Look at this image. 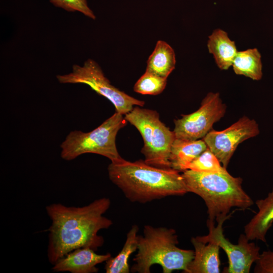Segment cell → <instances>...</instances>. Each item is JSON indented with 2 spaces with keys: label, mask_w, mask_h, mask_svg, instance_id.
Instances as JSON below:
<instances>
[{
  "label": "cell",
  "mask_w": 273,
  "mask_h": 273,
  "mask_svg": "<svg viewBox=\"0 0 273 273\" xmlns=\"http://www.w3.org/2000/svg\"><path fill=\"white\" fill-rule=\"evenodd\" d=\"M110 200L106 197L82 207L66 206L53 203L46 207L52 220L48 229V258L54 265L70 252L89 247L97 251L103 246L104 238L98 234L113 222L103 214L109 209Z\"/></svg>",
  "instance_id": "obj_1"
},
{
  "label": "cell",
  "mask_w": 273,
  "mask_h": 273,
  "mask_svg": "<svg viewBox=\"0 0 273 273\" xmlns=\"http://www.w3.org/2000/svg\"><path fill=\"white\" fill-rule=\"evenodd\" d=\"M110 180L131 202L146 203L188 193L181 174L171 168H159L144 160L123 159L108 166Z\"/></svg>",
  "instance_id": "obj_2"
},
{
  "label": "cell",
  "mask_w": 273,
  "mask_h": 273,
  "mask_svg": "<svg viewBox=\"0 0 273 273\" xmlns=\"http://www.w3.org/2000/svg\"><path fill=\"white\" fill-rule=\"evenodd\" d=\"M181 175L188 192L204 201L210 221H225L231 217L232 208L245 210L254 203L242 188V178L232 176L228 171L209 173L187 169Z\"/></svg>",
  "instance_id": "obj_3"
},
{
  "label": "cell",
  "mask_w": 273,
  "mask_h": 273,
  "mask_svg": "<svg viewBox=\"0 0 273 273\" xmlns=\"http://www.w3.org/2000/svg\"><path fill=\"white\" fill-rule=\"evenodd\" d=\"M178 236L175 230L165 227L145 225L143 235H139L137 253L131 268L133 272L150 273L151 267L159 264L163 273L181 270L187 273L194 257V250L177 246Z\"/></svg>",
  "instance_id": "obj_4"
},
{
  "label": "cell",
  "mask_w": 273,
  "mask_h": 273,
  "mask_svg": "<svg viewBox=\"0 0 273 273\" xmlns=\"http://www.w3.org/2000/svg\"><path fill=\"white\" fill-rule=\"evenodd\" d=\"M123 116L116 112L88 132L71 131L60 146L62 158L70 161L82 154L94 153L108 158L111 162L122 160L117 149L116 138L119 130L126 123Z\"/></svg>",
  "instance_id": "obj_5"
},
{
  "label": "cell",
  "mask_w": 273,
  "mask_h": 273,
  "mask_svg": "<svg viewBox=\"0 0 273 273\" xmlns=\"http://www.w3.org/2000/svg\"><path fill=\"white\" fill-rule=\"evenodd\" d=\"M124 115L125 120L139 131L143 138L141 152L145 162L159 168H171L169 158L175 136L174 131L160 120L158 113L137 106Z\"/></svg>",
  "instance_id": "obj_6"
},
{
  "label": "cell",
  "mask_w": 273,
  "mask_h": 273,
  "mask_svg": "<svg viewBox=\"0 0 273 273\" xmlns=\"http://www.w3.org/2000/svg\"><path fill=\"white\" fill-rule=\"evenodd\" d=\"M60 83L88 85L99 95L109 100L116 112L122 115L129 112L134 106L143 107L145 102L132 97L112 85L100 66L93 60H86L82 66L74 65L69 74L56 76Z\"/></svg>",
  "instance_id": "obj_7"
},
{
  "label": "cell",
  "mask_w": 273,
  "mask_h": 273,
  "mask_svg": "<svg viewBox=\"0 0 273 273\" xmlns=\"http://www.w3.org/2000/svg\"><path fill=\"white\" fill-rule=\"evenodd\" d=\"M226 106L218 93H209L196 111L182 115L174 120L175 138L186 140L203 139L211 130L214 123L225 114Z\"/></svg>",
  "instance_id": "obj_8"
},
{
  "label": "cell",
  "mask_w": 273,
  "mask_h": 273,
  "mask_svg": "<svg viewBox=\"0 0 273 273\" xmlns=\"http://www.w3.org/2000/svg\"><path fill=\"white\" fill-rule=\"evenodd\" d=\"M224 222L221 221L215 226V222L207 220L208 234L197 238L205 243L214 242L224 250L228 256V265L224 268L223 272L248 273L253 263L259 257L260 247L253 242H249L243 234L239 236L238 244L231 243L223 234Z\"/></svg>",
  "instance_id": "obj_9"
},
{
  "label": "cell",
  "mask_w": 273,
  "mask_h": 273,
  "mask_svg": "<svg viewBox=\"0 0 273 273\" xmlns=\"http://www.w3.org/2000/svg\"><path fill=\"white\" fill-rule=\"evenodd\" d=\"M259 133L256 121L244 116L224 130H211L202 139L226 168L238 145Z\"/></svg>",
  "instance_id": "obj_10"
},
{
  "label": "cell",
  "mask_w": 273,
  "mask_h": 273,
  "mask_svg": "<svg viewBox=\"0 0 273 273\" xmlns=\"http://www.w3.org/2000/svg\"><path fill=\"white\" fill-rule=\"evenodd\" d=\"M89 247L76 249L58 260L52 267L55 272L69 271L71 273H96V266L106 262L111 255L109 253L99 254Z\"/></svg>",
  "instance_id": "obj_11"
},
{
  "label": "cell",
  "mask_w": 273,
  "mask_h": 273,
  "mask_svg": "<svg viewBox=\"0 0 273 273\" xmlns=\"http://www.w3.org/2000/svg\"><path fill=\"white\" fill-rule=\"evenodd\" d=\"M194 257L188 266L187 273H219L220 247L214 242L205 243L197 237L191 239Z\"/></svg>",
  "instance_id": "obj_12"
},
{
  "label": "cell",
  "mask_w": 273,
  "mask_h": 273,
  "mask_svg": "<svg viewBox=\"0 0 273 273\" xmlns=\"http://www.w3.org/2000/svg\"><path fill=\"white\" fill-rule=\"evenodd\" d=\"M257 213L244 226V233L250 241L257 240L266 242V235L273 223V186L264 199L256 201Z\"/></svg>",
  "instance_id": "obj_13"
},
{
  "label": "cell",
  "mask_w": 273,
  "mask_h": 273,
  "mask_svg": "<svg viewBox=\"0 0 273 273\" xmlns=\"http://www.w3.org/2000/svg\"><path fill=\"white\" fill-rule=\"evenodd\" d=\"M207 148L203 139L186 140L175 138L170 149V167L179 172L188 169L189 164Z\"/></svg>",
  "instance_id": "obj_14"
},
{
  "label": "cell",
  "mask_w": 273,
  "mask_h": 273,
  "mask_svg": "<svg viewBox=\"0 0 273 273\" xmlns=\"http://www.w3.org/2000/svg\"><path fill=\"white\" fill-rule=\"evenodd\" d=\"M207 46L220 69L226 70L232 66L238 52L235 42L230 39L226 32L219 29L213 31L209 36Z\"/></svg>",
  "instance_id": "obj_15"
},
{
  "label": "cell",
  "mask_w": 273,
  "mask_h": 273,
  "mask_svg": "<svg viewBox=\"0 0 273 273\" xmlns=\"http://www.w3.org/2000/svg\"><path fill=\"white\" fill-rule=\"evenodd\" d=\"M173 49L167 42L158 40L148 58L146 71L167 78L175 65Z\"/></svg>",
  "instance_id": "obj_16"
},
{
  "label": "cell",
  "mask_w": 273,
  "mask_h": 273,
  "mask_svg": "<svg viewBox=\"0 0 273 273\" xmlns=\"http://www.w3.org/2000/svg\"><path fill=\"white\" fill-rule=\"evenodd\" d=\"M139 227L133 225L126 235L125 243L119 253L114 257H111L106 261V273H129L128 260L130 255L137 251L138 246Z\"/></svg>",
  "instance_id": "obj_17"
},
{
  "label": "cell",
  "mask_w": 273,
  "mask_h": 273,
  "mask_svg": "<svg viewBox=\"0 0 273 273\" xmlns=\"http://www.w3.org/2000/svg\"><path fill=\"white\" fill-rule=\"evenodd\" d=\"M236 74L253 80H260L262 76L261 55L257 49L238 52L232 64Z\"/></svg>",
  "instance_id": "obj_18"
},
{
  "label": "cell",
  "mask_w": 273,
  "mask_h": 273,
  "mask_svg": "<svg viewBox=\"0 0 273 273\" xmlns=\"http://www.w3.org/2000/svg\"><path fill=\"white\" fill-rule=\"evenodd\" d=\"M166 83L167 78L146 71L135 83L133 89L142 95H157L163 91Z\"/></svg>",
  "instance_id": "obj_19"
},
{
  "label": "cell",
  "mask_w": 273,
  "mask_h": 273,
  "mask_svg": "<svg viewBox=\"0 0 273 273\" xmlns=\"http://www.w3.org/2000/svg\"><path fill=\"white\" fill-rule=\"evenodd\" d=\"M216 156L207 147L188 166V169L203 172H222L226 168L221 166Z\"/></svg>",
  "instance_id": "obj_20"
},
{
  "label": "cell",
  "mask_w": 273,
  "mask_h": 273,
  "mask_svg": "<svg viewBox=\"0 0 273 273\" xmlns=\"http://www.w3.org/2000/svg\"><path fill=\"white\" fill-rule=\"evenodd\" d=\"M55 6L69 12L77 11L92 19L96 16L89 8L87 0H49Z\"/></svg>",
  "instance_id": "obj_21"
},
{
  "label": "cell",
  "mask_w": 273,
  "mask_h": 273,
  "mask_svg": "<svg viewBox=\"0 0 273 273\" xmlns=\"http://www.w3.org/2000/svg\"><path fill=\"white\" fill-rule=\"evenodd\" d=\"M255 263L254 272L273 273V251H263Z\"/></svg>",
  "instance_id": "obj_22"
}]
</instances>
